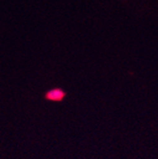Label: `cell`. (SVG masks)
<instances>
[{"mask_svg": "<svg viewBox=\"0 0 158 159\" xmlns=\"http://www.w3.org/2000/svg\"><path fill=\"white\" fill-rule=\"evenodd\" d=\"M64 97V93L61 90H52L47 94V98L53 101H60Z\"/></svg>", "mask_w": 158, "mask_h": 159, "instance_id": "obj_1", "label": "cell"}]
</instances>
